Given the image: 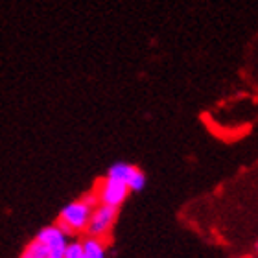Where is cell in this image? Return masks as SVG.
<instances>
[{
    "label": "cell",
    "mask_w": 258,
    "mask_h": 258,
    "mask_svg": "<svg viewBox=\"0 0 258 258\" xmlns=\"http://www.w3.org/2000/svg\"><path fill=\"white\" fill-rule=\"evenodd\" d=\"M94 192L98 196V203L107 205V207H114V209H120L125 203V199L129 198L127 184L109 177H103L98 183L96 188H94Z\"/></svg>",
    "instance_id": "3"
},
{
    "label": "cell",
    "mask_w": 258,
    "mask_h": 258,
    "mask_svg": "<svg viewBox=\"0 0 258 258\" xmlns=\"http://www.w3.org/2000/svg\"><path fill=\"white\" fill-rule=\"evenodd\" d=\"M135 172H137V166H135V164H129V162H125V161H118V162H114V164L109 166L105 177L114 179V181H120V183L127 184L129 179L133 177Z\"/></svg>",
    "instance_id": "6"
},
{
    "label": "cell",
    "mask_w": 258,
    "mask_h": 258,
    "mask_svg": "<svg viewBox=\"0 0 258 258\" xmlns=\"http://www.w3.org/2000/svg\"><path fill=\"white\" fill-rule=\"evenodd\" d=\"M256 253H258V242H256Z\"/></svg>",
    "instance_id": "10"
},
{
    "label": "cell",
    "mask_w": 258,
    "mask_h": 258,
    "mask_svg": "<svg viewBox=\"0 0 258 258\" xmlns=\"http://www.w3.org/2000/svg\"><path fill=\"white\" fill-rule=\"evenodd\" d=\"M146 183H148L146 173L142 172L140 168H137V172L133 173V177L129 179L127 188H129V192H142V190L146 188Z\"/></svg>",
    "instance_id": "8"
},
{
    "label": "cell",
    "mask_w": 258,
    "mask_h": 258,
    "mask_svg": "<svg viewBox=\"0 0 258 258\" xmlns=\"http://www.w3.org/2000/svg\"><path fill=\"white\" fill-rule=\"evenodd\" d=\"M83 258H107V243L100 238L85 236L81 240Z\"/></svg>",
    "instance_id": "5"
},
{
    "label": "cell",
    "mask_w": 258,
    "mask_h": 258,
    "mask_svg": "<svg viewBox=\"0 0 258 258\" xmlns=\"http://www.w3.org/2000/svg\"><path fill=\"white\" fill-rule=\"evenodd\" d=\"M118 210L114 207H107V205H98L94 207L89 220V225L85 229V234L91 238H100V240H107V236L113 231L116 218H118Z\"/></svg>",
    "instance_id": "2"
},
{
    "label": "cell",
    "mask_w": 258,
    "mask_h": 258,
    "mask_svg": "<svg viewBox=\"0 0 258 258\" xmlns=\"http://www.w3.org/2000/svg\"><path fill=\"white\" fill-rule=\"evenodd\" d=\"M19 258H50V253L44 243H41L39 240L33 238L32 242L24 247V251H22V254Z\"/></svg>",
    "instance_id": "7"
},
{
    "label": "cell",
    "mask_w": 258,
    "mask_h": 258,
    "mask_svg": "<svg viewBox=\"0 0 258 258\" xmlns=\"http://www.w3.org/2000/svg\"><path fill=\"white\" fill-rule=\"evenodd\" d=\"M35 240H39L41 243L46 245L50 258H64L67 247H69L70 243V234H67L57 223H54V225L43 227L37 232Z\"/></svg>",
    "instance_id": "4"
},
{
    "label": "cell",
    "mask_w": 258,
    "mask_h": 258,
    "mask_svg": "<svg viewBox=\"0 0 258 258\" xmlns=\"http://www.w3.org/2000/svg\"><path fill=\"white\" fill-rule=\"evenodd\" d=\"M98 196L94 190H91L89 194H83L81 198L74 199L67 203L61 209L59 216H57V225L63 229L67 234H81L85 232L89 220L94 207H98Z\"/></svg>",
    "instance_id": "1"
},
{
    "label": "cell",
    "mask_w": 258,
    "mask_h": 258,
    "mask_svg": "<svg viewBox=\"0 0 258 258\" xmlns=\"http://www.w3.org/2000/svg\"><path fill=\"white\" fill-rule=\"evenodd\" d=\"M64 258H83V251H81V240L80 242H70L67 247Z\"/></svg>",
    "instance_id": "9"
}]
</instances>
